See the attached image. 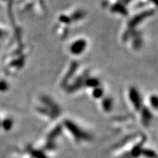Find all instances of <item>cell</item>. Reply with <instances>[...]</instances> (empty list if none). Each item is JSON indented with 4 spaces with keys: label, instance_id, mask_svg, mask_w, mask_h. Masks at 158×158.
<instances>
[{
    "label": "cell",
    "instance_id": "1",
    "mask_svg": "<svg viewBox=\"0 0 158 158\" xmlns=\"http://www.w3.org/2000/svg\"><path fill=\"white\" fill-rule=\"evenodd\" d=\"M154 12L155 11H154L153 10H149L143 11L142 12V13H138V14L135 15V16L129 21V24H128V26H129L130 30H132V29L135 28L140 23H141L142 21H144L146 19H147L148 17L153 15Z\"/></svg>",
    "mask_w": 158,
    "mask_h": 158
},
{
    "label": "cell",
    "instance_id": "2",
    "mask_svg": "<svg viewBox=\"0 0 158 158\" xmlns=\"http://www.w3.org/2000/svg\"><path fill=\"white\" fill-rule=\"evenodd\" d=\"M87 45V43L84 39H80L78 40H76L75 42L70 45V51L71 54L73 55H80L83 54V52L85 51Z\"/></svg>",
    "mask_w": 158,
    "mask_h": 158
},
{
    "label": "cell",
    "instance_id": "3",
    "mask_svg": "<svg viewBox=\"0 0 158 158\" xmlns=\"http://www.w3.org/2000/svg\"><path fill=\"white\" fill-rule=\"evenodd\" d=\"M129 98L130 102L133 105L136 109L138 110L141 108L142 99L138 90L135 87H131L129 91Z\"/></svg>",
    "mask_w": 158,
    "mask_h": 158
},
{
    "label": "cell",
    "instance_id": "4",
    "mask_svg": "<svg viewBox=\"0 0 158 158\" xmlns=\"http://www.w3.org/2000/svg\"><path fill=\"white\" fill-rule=\"evenodd\" d=\"M111 10L114 13H119L121 15H125L127 14V10L126 9L125 6L122 3H116L115 5H114L111 7Z\"/></svg>",
    "mask_w": 158,
    "mask_h": 158
},
{
    "label": "cell",
    "instance_id": "5",
    "mask_svg": "<svg viewBox=\"0 0 158 158\" xmlns=\"http://www.w3.org/2000/svg\"><path fill=\"white\" fill-rule=\"evenodd\" d=\"M77 67H78V64H77V63L76 62L73 63L72 65H71V68L69 70L68 74H67V76L64 77V80H63V82H62L63 84H66L67 83H68V81L71 78V77H72L73 75V73H75V70L77 69Z\"/></svg>",
    "mask_w": 158,
    "mask_h": 158
},
{
    "label": "cell",
    "instance_id": "6",
    "mask_svg": "<svg viewBox=\"0 0 158 158\" xmlns=\"http://www.w3.org/2000/svg\"><path fill=\"white\" fill-rule=\"evenodd\" d=\"M84 84L88 86V87H91V88H96L98 87L99 84H100V82L97 78H88L86 79L84 81Z\"/></svg>",
    "mask_w": 158,
    "mask_h": 158
},
{
    "label": "cell",
    "instance_id": "7",
    "mask_svg": "<svg viewBox=\"0 0 158 158\" xmlns=\"http://www.w3.org/2000/svg\"><path fill=\"white\" fill-rule=\"evenodd\" d=\"M102 107H103L105 110H109L112 108V105H113V101L112 99L110 98H106L102 100Z\"/></svg>",
    "mask_w": 158,
    "mask_h": 158
},
{
    "label": "cell",
    "instance_id": "8",
    "mask_svg": "<svg viewBox=\"0 0 158 158\" xmlns=\"http://www.w3.org/2000/svg\"><path fill=\"white\" fill-rule=\"evenodd\" d=\"M92 95L95 99L101 98L103 96V90L100 87H96L94 89L93 92H92Z\"/></svg>",
    "mask_w": 158,
    "mask_h": 158
},
{
    "label": "cell",
    "instance_id": "9",
    "mask_svg": "<svg viewBox=\"0 0 158 158\" xmlns=\"http://www.w3.org/2000/svg\"><path fill=\"white\" fill-rule=\"evenodd\" d=\"M150 102H151L152 106H153L155 108L157 107V98L156 96H152L150 98Z\"/></svg>",
    "mask_w": 158,
    "mask_h": 158
},
{
    "label": "cell",
    "instance_id": "10",
    "mask_svg": "<svg viewBox=\"0 0 158 158\" xmlns=\"http://www.w3.org/2000/svg\"><path fill=\"white\" fill-rule=\"evenodd\" d=\"M70 19H69L68 17H67V16H64V15H63V16H61L60 17V21H63V22H64V23H68L69 21H70Z\"/></svg>",
    "mask_w": 158,
    "mask_h": 158
},
{
    "label": "cell",
    "instance_id": "11",
    "mask_svg": "<svg viewBox=\"0 0 158 158\" xmlns=\"http://www.w3.org/2000/svg\"><path fill=\"white\" fill-rule=\"evenodd\" d=\"M150 1L152 2H154V3H156V2H157V0H150Z\"/></svg>",
    "mask_w": 158,
    "mask_h": 158
}]
</instances>
